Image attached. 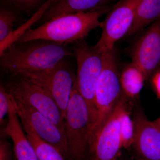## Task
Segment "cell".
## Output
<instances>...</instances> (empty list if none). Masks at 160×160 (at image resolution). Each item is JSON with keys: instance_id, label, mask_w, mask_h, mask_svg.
<instances>
[{"instance_id": "6da1fadb", "label": "cell", "mask_w": 160, "mask_h": 160, "mask_svg": "<svg viewBox=\"0 0 160 160\" xmlns=\"http://www.w3.org/2000/svg\"><path fill=\"white\" fill-rule=\"evenodd\" d=\"M68 45L45 40L14 43L1 55L0 65L9 73L51 69L74 56Z\"/></svg>"}, {"instance_id": "7a4b0ae2", "label": "cell", "mask_w": 160, "mask_h": 160, "mask_svg": "<svg viewBox=\"0 0 160 160\" xmlns=\"http://www.w3.org/2000/svg\"><path fill=\"white\" fill-rule=\"evenodd\" d=\"M110 9L107 6L89 12L61 15L36 29H29L15 43L40 39L67 45L75 44L84 40L92 30L100 26V18Z\"/></svg>"}, {"instance_id": "3957f363", "label": "cell", "mask_w": 160, "mask_h": 160, "mask_svg": "<svg viewBox=\"0 0 160 160\" xmlns=\"http://www.w3.org/2000/svg\"><path fill=\"white\" fill-rule=\"evenodd\" d=\"M103 69L97 84L95 98L97 116L90 132L89 149L123 93L115 48L103 52Z\"/></svg>"}, {"instance_id": "277c9868", "label": "cell", "mask_w": 160, "mask_h": 160, "mask_svg": "<svg viewBox=\"0 0 160 160\" xmlns=\"http://www.w3.org/2000/svg\"><path fill=\"white\" fill-rule=\"evenodd\" d=\"M91 126L89 107L80 92L76 79L65 118V133L69 160L89 158Z\"/></svg>"}, {"instance_id": "5b68a950", "label": "cell", "mask_w": 160, "mask_h": 160, "mask_svg": "<svg viewBox=\"0 0 160 160\" xmlns=\"http://www.w3.org/2000/svg\"><path fill=\"white\" fill-rule=\"evenodd\" d=\"M72 49L77 62V82L80 92L89 107L91 131L97 116L95 98L97 84L103 69V52L84 40L74 44Z\"/></svg>"}, {"instance_id": "8992f818", "label": "cell", "mask_w": 160, "mask_h": 160, "mask_svg": "<svg viewBox=\"0 0 160 160\" xmlns=\"http://www.w3.org/2000/svg\"><path fill=\"white\" fill-rule=\"evenodd\" d=\"M9 74L4 85L9 93L13 97L37 109L65 132V119L51 95L42 87L22 75Z\"/></svg>"}, {"instance_id": "52a82bcc", "label": "cell", "mask_w": 160, "mask_h": 160, "mask_svg": "<svg viewBox=\"0 0 160 160\" xmlns=\"http://www.w3.org/2000/svg\"><path fill=\"white\" fill-rule=\"evenodd\" d=\"M14 73L28 78L48 92L54 99L65 119L66 109L76 79V75L66 60L46 70Z\"/></svg>"}, {"instance_id": "ba28073f", "label": "cell", "mask_w": 160, "mask_h": 160, "mask_svg": "<svg viewBox=\"0 0 160 160\" xmlns=\"http://www.w3.org/2000/svg\"><path fill=\"white\" fill-rule=\"evenodd\" d=\"M10 95L24 131L32 132L54 146L69 160L65 132L34 107Z\"/></svg>"}, {"instance_id": "9c48e42d", "label": "cell", "mask_w": 160, "mask_h": 160, "mask_svg": "<svg viewBox=\"0 0 160 160\" xmlns=\"http://www.w3.org/2000/svg\"><path fill=\"white\" fill-rule=\"evenodd\" d=\"M141 0H120L110 9L101 22L100 39L95 46L100 51L111 50L118 41L126 36L134 20L136 11Z\"/></svg>"}, {"instance_id": "30bf717a", "label": "cell", "mask_w": 160, "mask_h": 160, "mask_svg": "<svg viewBox=\"0 0 160 160\" xmlns=\"http://www.w3.org/2000/svg\"><path fill=\"white\" fill-rule=\"evenodd\" d=\"M128 98L123 92L114 110L90 147V160H118L123 148L120 116L123 109L128 105Z\"/></svg>"}, {"instance_id": "8fae6325", "label": "cell", "mask_w": 160, "mask_h": 160, "mask_svg": "<svg viewBox=\"0 0 160 160\" xmlns=\"http://www.w3.org/2000/svg\"><path fill=\"white\" fill-rule=\"evenodd\" d=\"M131 58L148 80L160 66V18L143 30L131 49Z\"/></svg>"}, {"instance_id": "7c38bea8", "label": "cell", "mask_w": 160, "mask_h": 160, "mask_svg": "<svg viewBox=\"0 0 160 160\" xmlns=\"http://www.w3.org/2000/svg\"><path fill=\"white\" fill-rule=\"evenodd\" d=\"M134 141L132 147L140 160H160V130L141 109H137L133 118Z\"/></svg>"}, {"instance_id": "4fadbf2b", "label": "cell", "mask_w": 160, "mask_h": 160, "mask_svg": "<svg viewBox=\"0 0 160 160\" xmlns=\"http://www.w3.org/2000/svg\"><path fill=\"white\" fill-rule=\"evenodd\" d=\"M8 121L2 129L3 135L12 140L17 160H39L36 152L23 130L14 105L12 101L8 113Z\"/></svg>"}, {"instance_id": "5bb4252c", "label": "cell", "mask_w": 160, "mask_h": 160, "mask_svg": "<svg viewBox=\"0 0 160 160\" xmlns=\"http://www.w3.org/2000/svg\"><path fill=\"white\" fill-rule=\"evenodd\" d=\"M109 0H55L42 17V22H48L61 15L95 11L107 6Z\"/></svg>"}, {"instance_id": "9a60e30c", "label": "cell", "mask_w": 160, "mask_h": 160, "mask_svg": "<svg viewBox=\"0 0 160 160\" xmlns=\"http://www.w3.org/2000/svg\"><path fill=\"white\" fill-rule=\"evenodd\" d=\"M160 18V0H141L134 20L126 36H132L142 32Z\"/></svg>"}, {"instance_id": "2e32d148", "label": "cell", "mask_w": 160, "mask_h": 160, "mask_svg": "<svg viewBox=\"0 0 160 160\" xmlns=\"http://www.w3.org/2000/svg\"><path fill=\"white\" fill-rule=\"evenodd\" d=\"M145 80L143 72L132 62L125 66L120 74L123 92L129 98L137 97L142 89Z\"/></svg>"}, {"instance_id": "e0dca14e", "label": "cell", "mask_w": 160, "mask_h": 160, "mask_svg": "<svg viewBox=\"0 0 160 160\" xmlns=\"http://www.w3.org/2000/svg\"><path fill=\"white\" fill-rule=\"evenodd\" d=\"M39 160H66L61 151L30 132H26Z\"/></svg>"}, {"instance_id": "ac0fdd59", "label": "cell", "mask_w": 160, "mask_h": 160, "mask_svg": "<svg viewBox=\"0 0 160 160\" xmlns=\"http://www.w3.org/2000/svg\"><path fill=\"white\" fill-rule=\"evenodd\" d=\"M19 21L17 10L8 7H1L0 10V42L6 39L13 32V28Z\"/></svg>"}, {"instance_id": "d6986e66", "label": "cell", "mask_w": 160, "mask_h": 160, "mask_svg": "<svg viewBox=\"0 0 160 160\" xmlns=\"http://www.w3.org/2000/svg\"><path fill=\"white\" fill-rule=\"evenodd\" d=\"M128 105L123 109L120 116V131L123 148L129 149L134 141L135 126L128 111Z\"/></svg>"}, {"instance_id": "ffe728a7", "label": "cell", "mask_w": 160, "mask_h": 160, "mask_svg": "<svg viewBox=\"0 0 160 160\" xmlns=\"http://www.w3.org/2000/svg\"><path fill=\"white\" fill-rule=\"evenodd\" d=\"M44 0H4L8 7L29 13L33 9L42 6Z\"/></svg>"}, {"instance_id": "44dd1931", "label": "cell", "mask_w": 160, "mask_h": 160, "mask_svg": "<svg viewBox=\"0 0 160 160\" xmlns=\"http://www.w3.org/2000/svg\"><path fill=\"white\" fill-rule=\"evenodd\" d=\"M11 97L9 92L5 85L1 84L0 86V124L1 126H5V118L8 114L10 108Z\"/></svg>"}, {"instance_id": "7402d4cb", "label": "cell", "mask_w": 160, "mask_h": 160, "mask_svg": "<svg viewBox=\"0 0 160 160\" xmlns=\"http://www.w3.org/2000/svg\"><path fill=\"white\" fill-rule=\"evenodd\" d=\"M0 160H13V154L11 145L3 138L0 141Z\"/></svg>"}, {"instance_id": "603a6c76", "label": "cell", "mask_w": 160, "mask_h": 160, "mask_svg": "<svg viewBox=\"0 0 160 160\" xmlns=\"http://www.w3.org/2000/svg\"><path fill=\"white\" fill-rule=\"evenodd\" d=\"M153 83L158 96L160 98V72H158L155 75L153 78Z\"/></svg>"}, {"instance_id": "cb8c5ba5", "label": "cell", "mask_w": 160, "mask_h": 160, "mask_svg": "<svg viewBox=\"0 0 160 160\" xmlns=\"http://www.w3.org/2000/svg\"><path fill=\"white\" fill-rule=\"evenodd\" d=\"M153 124H154L155 126H156L160 130V117L159 118H158L156 120L152 122Z\"/></svg>"}, {"instance_id": "d4e9b609", "label": "cell", "mask_w": 160, "mask_h": 160, "mask_svg": "<svg viewBox=\"0 0 160 160\" xmlns=\"http://www.w3.org/2000/svg\"><path fill=\"white\" fill-rule=\"evenodd\" d=\"M140 160L139 159L135 157L134 158H132L130 159V160Z\"/></svg>"}]
</instances>
